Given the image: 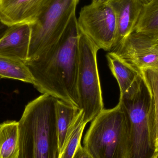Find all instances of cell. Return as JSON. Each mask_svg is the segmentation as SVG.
<instances>
[{
    "label": "cell",
    "mask_w": 158,
    "mask_h": 158,
    "mask_svg": "<svg viewBox=\"0 0 158 158\" xmlns=\"http://www.w3.org/2000/svg\"><path fill=\"white\" fill-rule=\"evenodd\" d=\"M108 4L117 19V33L112 51L135 31L144 4L143 0H110Z\"/></svg>",
    "instance_id": "30bf717a"
},
{
    "label": "cell",
    "mask_w": 158,
    "mask_h": 158,
    "mask_svg": "<svg viewBox=\"0 0 158 158\" xmlns=\"http://www.w3.org/2000/svg\"><path fill=\"white\" fill-rule=\"evenodd\" d=\"M9 26L2 22L0 18V40L2 38L9 28Z\"/></svg>",
    "instance_id": "ffe728a7"
},
{
    "label": "cell",
    "mask_w": 158,
    "mask_h": 158,
    "mask_svg": "<svg viewBox=\"0 0 158 158\" xmlns=\"http://www.w3.org/2000/svg\"><path fill=\"white\" fill-rule=\"evenodd\" d=\"M143 2L144 4H146L148 2H149V1H151V0H143Z\"/></svg>",
    "instance_id": "7402d4cb"
},
{
    "label": "cell",
    "mask_w": 158,
    "mask_h": 158,
    "mask_svg": "<svg viewBox=\"0 0 158 158\" xmlns=\"http://www.w3.org/2000/svg\"><path fill=\"white\" fill-rule=\"evenodd\" d=\"M129 127L118 103L104 109L92 121L83 139V148L93 158H127Z\"/></svg>",
    "instance_id": "277c9868"
},
{
    "label": "cell",
    "mask_w": 158,
    "mask_h": 158,
    "mask_svg": "<svg viewBox=\"0 0 158 158\" xmlns=\"http://www.w3.org/2000/svg\"><path fill=\"white\" fill-rule=\"evenodd\" d=\"M84 120V114L80 110L69 128L58 158H73L81 144L83 133L87 124Z\"/></svg>",
    "instance_id": "9a60e30c"
},
{
    "label": "cell",
    "mask_w": 158,
    "mask_h": 158,
    "mask_svg": "<svg viewBox=\"0 0 158 158\" xmlns=\"http://www.w3.org/2000/svg\"><path fill=\"white\" fill-rule=\"evenodd\" d=\"M57 98L43 94L29 103L19 122V158H58Z\"/></svg>",
    "instance_id": "7a4b0ae2"
},
{
    "label": "cell",
    "mask_w": 158,
    "mask_h": 158,
    "mask_svg": "<svg viewBox=\"0 0 158 158\" xmlns=\"http://www.w3.org/2000/svg\"><path fill=\"white\" fill-rule=\"evenodd\" d=\"M110 52L140 73L146 69L158 68V43L135 31Z\"/></svg>",
    "instance_id": "ba28073f"
},
{
    "label": "cell",
    "mask_w": 158,
    "mask_h": 158,
    "mask_svg": "<svg viewBox=\"0 0 158 158\" xmlns=\"http://www.w3.org/2000/svg\"><path fill=\"white\" fill-rule=\"evenodd\" d=\"M106 58L111 73L118 84L120 98L123 97L130 92L142 76L131 65L112 52L107 54Z\"/></svg>",
    "instance_id": "7c38bea8"
},
{
    "label": "cell",
    "mask_w": 158,
    "mask_h": 158,
    "mask_svg": "<svg viewBox=\"0 0 158 158\" xmlns=\"http://www.w3.org/2000/svg\"><path fill=\"white\" fill-rule=\"evenodd\" d=\"M52 0H0V18L7 26L31 24Z\"/></svg>",
    "instance_id": "9c48e42d"
},
{
    "label": "cell",
    "mask_w": 158,
    "mask_h": 158,
    "mask_svg": "<svg viewBox=\"0 0 158 158\" xmlns=\"http://www.w3.org/2000/svg\"><path fill=\"white\" fill-rule=\"evenodd\" d=\"M134 31L158 43V0L144 4Z\"/></svg>",
    "instance_id": "5bb4252c"
},
{
    "label": "cell",
    "mask_w": 158,
    "mask_h": 158,
    "mask_svg": "<svg viewBox=\"0 0 158 158\" xmlns=\"http://www.w3.org/2000/svg\"><path fill=\"white\" fill-rule=\"evenodd\" d=\"M81 31L75 14L59 40L40 55L25 64L43 94L79 108L77 92Z\"/></svg>",
    "instance_id": "6da1fadb"
},
{
    "label": "cell",
    "mask_w": 158,
    "mask_h": 158,
    "mask_svg": "<svg viewBox=\"0 0 158 158\" xmlns=\"http://www.w3.org/2000/svg\"><path fill=\"white\" fill-rule=\"evenodd\" d=\"M79 49L77 78L79 108L83 111L85 121L88 123L104 109L97 64L99 49L81 31Z\"/></svg>",
    "instance_id": "5b68a950"
},
{
    "label": "cell",
    "mask_w": 158,
    "mask_h": 158,
    "mask_svg": "<svg viewBox=\"0 0 158 158\" xmlns=\"http://www.w3.org/2000/svg\"><path fill=\"white\" fill-rule=\"evenodd\" d=\"M0 78L19 80L33 85V77L25 62L0 56Z\"/></svg>",
    "instance_id": "2e32d148"
},
{
    "label": "cell",
    "mask_w": 158,
    "mask_h": 158,
    "mask_svg": "<svg viewBox=\"0 0 158 158\" xmlns=\"http://www.w3.org/2000/svg\"><path fill=\"white\" fill-rule=\"evenodd\" d=\"M110 0H92V3L95 4H108Z\"/></svg>",
    "instance_id": "44dd1931"
},
{
    "label": "cell",
    "mask_w": 158,
    "mask_h": 158,
    "mask_svg": "<svg viewBox=\"0 0 158 158\" xmlns=\"http://www.w3.org/2000/svg\"><path fill=\"white\" fill-rule=\"evenodd\" d=\"M80 110L77 107L57 99L56 123L60 151L64 142L69 128Z\"/></svg>",
    "instance_id": "e0dca14e"
},
{
    "label": "cell",
    "mask_w": 158,
    "mask_h": 158,
    "mask_svg": "<svg viewBox=\"0 0 158 158\" xmlns=\"http://www.w3.org/2000/svg\"><path fill=\"white\" fill-rule=\"evenodd\" d=\"M19 122L7 121L0 124V158H19Z\"/></svg>",
    "instance_id": "4fadbf2b"
},
{
    "label": "cell",
    "mask_w": 158,
    "mask_h": 158,
    "mask_svg": "<svg viewBox=\"0 0 158 158\" xmlns=\"http://www.w3.org/2000/svg\"><path fill=\"white\" fill-rule=\"evenodd\" d=\"M80 30L97 47L107 52L113 48L117 33V19L108 4L85 6L77 19Z\"/></svg>",
    "instance_id": "52a82bcc"
},
{
    "label": "cell",
    "mask_w": 158,
    "mask_h": 158,
    "mask_svg": "<svg viewBox=\"0 0 158 158\" xmlns=\"http://www.w3.org/2000/svg\"><path fill=\"white\" fill-rule=\"evenodd\" d=\"M30 40L29 24L10 26L0 40V56L15 58L25 63L28 60Z\"/></svg>",
    "instance_id": "8fae6325"
},
{
    "label": "cell",
    "mask_w": 158,
    "mask_h": 158,
    "mask_svg": "<svg viewBox=\"0 0 158 158\" xmlns=\"http://www.w3.org/2000/svg\"><path fill=\"white\" fill-rule=\"evenodd\" d=\"M73 158H93L85 151L81 144L79 145Z\"/></svg>",
    "instance_id": "d6986e66"
},
{
    "label": "cell",
    "mask_w": 158,
    "mask_h": 158,
    "mask_svg": "<svg viewBox=\"0 0 158 158\" xmlns=\"http://www.w3.org/2000/svg\"><path fill=\"white\" fill-rule=\"evenodd\" d=\"M79 1L52 0L37 19L29 24L31 40L27 61L38 57L59 40L76 14Z\"/></svg>",
    "instance_id": "8992f818"
},
{
    "label": "cell",
    "mask_w": 158,
    "mask_h": 158,
    "mask_svg": "<svg viewBox=\"0 0 158 158\" xmlns=\"http://www.w3.org/2000/svg\"><path fill=\"white\" fill-rule=\"evenodd\" d=\"M150 94L158 152V68L143 69L140 72Z\"/></svg>",
    "instance_id": "ac0fdd59"
},
{
    "label": "cell",
    "mask_w": 158,
    "mask_h": 158,
    "mask_svg": "<svg viewBox=\"0 0 158 158\" xmlns=\"http://www.w3.org/2000/svg\"><path fill=\"white\" fill-rule=\"evenodd\" d=\"M119 103L128 120L127 158H158L151 97L142 77Z\"/></svg>",
    "instance_id": "3957f363"
}]
</instances>
